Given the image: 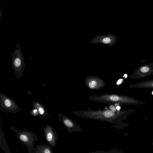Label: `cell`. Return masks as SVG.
I'll return each mask as SVG.
<instances>
[{
  "instance_id": "1",
  "label": "cell",
  "mask_w": 153,
  "mask_h": 153,
  "mask_svg": "<svg viewBox=\"0 0 153 153\" xmlns=\"http://www.w3.org/2000/svg\"><path fill=\"white\" fill-rule=\"evenodd\" d=\"M73 113L78 116L87 119L103 121L115 123L119 122L123 113L120 111H113L109 108L102 110L74 111Z\"/></svg>"
},
{
  "instance_id": "2",
  "label": "cell",
  "mask_w": 153,
  "mask_h": 153,
  "mask_svg": "<svg viewBox=\"0 0 153 153\" xmlns=\"http://www.w3.org/2000/svg\"><path fill=\"white\" fill-rule=\"evenodd\" d=\"M10 129L16 133L19 140L27 147L28 152L33 153L35 142L39 140L36 134L32 131L17 129L13 126L10 128Z\"/></svg>"
},
{
  "instance_id": "3",
  "label": "cell",
  "mask_w": 153,
  "mask_h": 153,
  "mask_svg": "<svg viewBox=\"0 0 153 153\" xmlns=\"http://www.w3.org/2000/svg\"><path fill=\"white\" fill-rule=\"evenodd\" d=\"M0 110L5 112L15 113L19 111L20 108L12 98L0 92Z\"/></svg>"
},
{
  "instance_id": "4",
  "label": "cell",
  "mask_w": 153,
  "mask_h": 153,
  "mask_svg": "<svg viewBox=\"0 0 153 153\" xmlns=\"http://www.w3.org/2000/svg\"><path fill=\"white\" fill-rule=\"evenodd\" d=\"M58 117L59 120L64 125L69 132H83L80 126L68 116L59 113Z\"/></svg>"
},
{
  "instance_id": "5",
  "label": "cell",
  "mask_w": 153,
  "mask_h": 153,
  "mask_svg": "<svg viewBox=\"0 0 153 153\" xmlns=\"http://www.w3.org/2000/svg\"><path fill=\"white\" fill-rule=\"evenodd\" d=\"M43 131L46 140L49 145L55 148L58 139L57 134L53 128L49 125H46Z\"/></svg>"
},
{
  "instance_id": "6",
  "label": "cell",
  "mask_w": 153,
  "mask_h": 153,
  "mask_svg": "<svg viewBox=\"0 0 153 153\" xmlns=\"http://www.w3.org/2000/svg\"><path fill=\"white\" fill-rule=\"evenodd\" d=\"M151 64L142 66L134 73L133 76L134 75V77L136 76L135 79H139L153 74V65L151 66Z\"/></svg>"
},
{
  "instance_id": "7",
  "label": "cell",
  "mask_w": 153,
  "mask_h": 153,
  "mask_svg": "<svg viewBox=\"0 0 153 153\" xmlns=\"http://www.w3.org/2000/svg\"><path fill=\"white\" fill-rule=\"evenodd\" d=\"M32 105L33 108L37 110L39 113L38 116L40 119H42L45 116L50 119L49 114L45 107L41 103L35 101L33 102Z\"/></svg>"
},
{
  "instance_id": "8",
  "label": "cell",
  "mask_w": 153,
  "mask_h": 153,
  "mask_svg": "<svg viewBox=\"0 0 153 153\" xmlns=\"http://www.w3.org/2000/svg\"><path fill=\"white\" fill-rule=\"evenodd\" d=\"M51 147L45 144L38 145L34 148L33 153H53Z\"/></svg>"
},
{
  "instance_id": "9",
  "label": "cell",
  "mask_w": 153,
  "mask_h": 153,
  "mask_svg": "<svg viewBox=\"0 0 153 153\" xmlns=\"http://www.w3.org/2000/svg\"><path fill=\"white\" fill-rule=\"evenodd\" d=\"M0 137L3 140V141L2 140L0 139V141L2 142V144L3 143V144L0 146L1 147L6 153H10V152H9V150L7 144L5 141V139L4 134L1 131V129L0 130Z\"/></svg>"
},
{
  "instance_id": "10",
  "label": "cell",
  "mask_w": 153,
  "mask_h": 153,
  "mask_svg": "<svg viewBox=\"0 0 153 153\" xmlns=\"http://www.w3.org/2000/svg\"><path fill=\"white\" fill-rule=\"evenodd\" d=\"M39 112L35 108H33L31 110L29 114L33 116H36L39 115Z\"/></svg>"
},
{
  "instance_id": "11",
  "label": "cell",
  "mask_w": 153,
  "mask_h": 153,
  "mask_svg": "<svg viewBox=\"0 0 153 153\" xmlns=\"http://www.w3.org/2000/svg\"><path fill=\"white\" fill-rule=\"evenodd\" d=\"M97 82L94 81H91L89 83V87L92 89L95 88L97 86Z\"/></svg>"
},
{
  "instance_id": "12",
  "label": "cell",
  "mask_w": 153,
  "mask_h": 153,
  "mask_svg": "<svg viewBox=\"0 0 153 153\" xmlns=\"http://www.w3.org/2000/svg\"><path fill=\"white\" fill-rule=\"evenodd\" d=\"M14 64L16 66L18 67L21 64V61L19 58L16 59L14 61Z\"/></svg>"
},
{
  "instance_id": "13",
  "label": "cell",
  "mask_w": 153,
  "mask_h": 153,
  "mask_svg": "<svg viewBox=\"0 0 153 153\" xmlns=\"http://www.w3.org/2000/svg\"><path fill=\"white\" fill-rule=\"evenodd\" d=\"M103 42L105 44H108L110 42V39L108 37L105 38L102 40Z\"/></svg>"
},
{
  "instance_id": "14",
  "label": "cell",
  "mask_w": 153,
  "mask_h": 153,
  "mask_svg": "<svg viewBox=\"0 0 153 153\" xmlns=\"http://www.w3.org/2000/svg\"><path fill=\"white\" fill-rule=\"evenodd\" d=\"M123 79H119L117 82V85H119L122 82Z\"/></svg>"
},
{
  "instance_id": "15",
  "label": "cell",
  "mask_w": 153,
  "mask_h": 153,
  "mask_svg": "<svg viewBox=\"0 0 153 153\" xmlns=\"http://www.w3.org/2000/svg\"><path fill=\"white\" fill-rule=\"evenodd\" d=\"M116 108L117 110L119 111L120 109V107L119 106H117L116 107Z\"/></svg>"
},
{
  "instance_id": "16",
  "label": "cell",
  "mask_w": 153,
  "mask_h": 153,
  "mask_svg": "<svg viewBox=\"0 0 153 153\" xmlns=\"http://www.w3.org/2000/svg\"><path fill=\"white\" fill-rule=\"evenodd\" d=\"M124 76H125V78H126L127 77V75L126 74H125Z\"/></svg>"
}]
</instances>
